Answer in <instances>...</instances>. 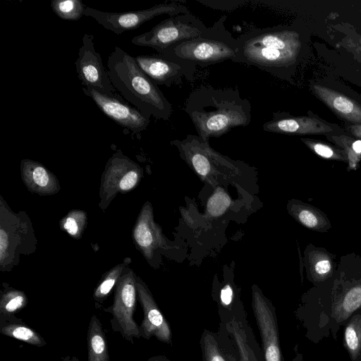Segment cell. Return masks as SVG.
Returning <instances> with one entry per match:
<instances>
[{"instance_id":"6da1fadb","label":"cell","mask_w":361,"mask_h":361,"mask_svg":"<svg viewBox=\"0 0 361 361\" xmlns=\"http://www.w3.org/2000/svg\"><path fill=\"white\" fill-rule=\"evenodd\" d=\"M361 308V257L343 256L334 276L314 286L302 297L295 312L305 329V337L317 343L337 333Z\"/></svg>"},{"instance_id":"7a4b0ae2","label":"cell","mask_w":361,"mask_h":361,"mask_svg":"<svg viewBox=\"0 0 361 361\" xmlns=\"http://www.w3.org/2000/svg\"><path fill=\"white\" fill-rule=\"evenodd\" d=\"M184 110L198 136L207 142L210 137H219L233 128L248 126L252 119L250 101L242 98L234 88L202 85L190 94Z\"/></svg>"},{"instance_id":"3957f363","label":"cell","mask_w":361,"mask_h":361,"mask_svg":"<svg viewBox=\"0 0 361 361\" xmlns=\"http://www.w3.org/2000/svg\"><path fill=\"white\" fill-rule=\"evenodd\" d=\"M237 41L234 62L255 66L281 79L296 65L302 45L298 31L280 26L252 29Z\"/></svg>"},{"instance_id":"277c9868","label":"cell","mask_w":361,"mask_h":361,"mask_svg":"<svg viewBox=\"0 0 361 361\" xmlns=\"http://www.w3.org/2000/svg\"><path fill=\"white\" fill-rule=\"evenodd\" d=\"M107 72L115 90L145 116L169 120L173 112L171 103L134 56L116 46L108 58Z\"/></svg>"},{"instance_id":"5b68a950","label":"cell","mask_w":361,"mask_h":361,"mask_svg":"<svg viewBox=\"0 0 361 361\" xmlns=\"http://www.w3.org/2000/svg\"><path fill=\"white\" fill-rule=\"evenodd\" d=\"M226 16H221L200 35L178 42L161 54L169 61L189 62L202 68L231 60L238 54V41L226 28Z\"/></svg>"},{"instance_id":"8992f818","label":"cell","mask_w":361,"mask_h":361,"mask_svg":"<svg viewBox=\"0 0 361 361\" xmlns=\"http://www.w3.org/2000/svg\"><path fill=\"white\" fill-rule=\"evenodd\" d=\"M37 238L32 224L24 211L10 209L1 196L0 200V270L9 271L18 265L20 255L35 252Z\"/></svg>"},{"instance_id":"52a82bcc","label":"cell","mask_w":361,"mask_h":361,"mask_svg":"<svg viewBox=\"0 0 361 361\" xmlns=\"http://www.w3.org/2000/svg\"><path fill=\"white\" fill-rule=\"evenodd\" d=\"M207 27L191 13L169 16L150 30L135 36V45L147 47L161 54L167 48L185 40L196 37Z\"/></svg>"},{"instance_id":"ba28073f","label":"cell","mask_w":361,"mask_h":361,"mask_svg":"<svg viewBox=\"0 0 361 361\" xmlns=\"http://www.w3.org/2000/svg\"><path fill=\"white\" fill-rule=\"evenodd\" d=\"M114 288L113 304L103 310L112 316L110 319L112 330L133 343L134 338H140L139 326L133 318L137 298L136 275L133 270L127 267Z\"/></svg>"},{"instance_id":"9c48e42d","label":"cell","mask_w":361,"mask_h":361,"mask_svg":"<svg viewBox=\"0 0 361 361\" xmlns=\"http://www.w3.org/2000/svg\"><path fill=\"white\" fill-rule=\"evenodd\" d=\"M142 177L141 166L121 151H117L107 161L101 176L99 208L105 212L118 194L133 190Z\"/></svg>"},{"instance_id":"30bf717a","label":"cell","mask_w":361,"mask_h":361,"mask_svg":"<svg viewBox=\"0 0 361 361\" xmlns=\"http://www.w3.org/2000/svg\"><path fill=\"white\" fill-rule=\"evenodd\" d=\"M190 13L183 4L176 2L155 5L149 8L135 11L106 12L86 6L84 16L94 18L105 29L121 35L137 29L144 23L160 15L169 16Z\"/></svg>"},{"instance_id":"8fae6325","label":"cell","mask_w":361,"mask_h":361,"mask_svg":"<svg viewBox=\"0 0 361 361\" xmlns=\"http://www.w3.org/2000/svg\"><path fill=\"white\" fill-rule=\"evenodd\" d=\"M252 308L262 341L264 361H286L281 348L276 309L256 286L252 288Z\"/></svg>"},{"instance_id":"7c38bea8","label":"cell","mask_w":361,"mask_h":361,"mask_svg":"<svg viewBox=\"0 0 361 361\" xmlns=\"http://www.w3.org/2000/svg\"><path fill=\"white\" fill-rule=\"evenodd\" d=\"M82 42L75 66L82 85L93 87L105 94L114 95L115 88L103 65L101 55L94 48L93 36L85 33Z\"/></svg>"},{"instance_id":"4fadbf2b","label":"cell","mask_w":361,"mask_h":361,"mask_svg":"<svg viewBox=\"0 0 361 361\" xmlns=\"http://www.w3.org/2000/svg\"><path fill=\"white\" fill-rule=\"evenodd\" d=\"M82 91L106 116L133 133L142 132L149 126L150 118L127 104L121 96L105 94L90 87H83Z\"/></svg>"},{"instance_id":"5bb4252c","label":"cell","mask_w":361,"mask_h":361,"mask_svg":"<svg viewBox=\"0 0 361 361\" xmlns=\"http://www.w3.org/2000/svg\"><path fill=\"white\" fill-rule=\"evenodd\" d=\"M135 60L141 70L157 85L171 87L184 80L192 81L196 65L189 62L173 61L161 55H139Z\"/></svg>"},{"instance_id":"9a60e30c","label":"cell","mask_w":361,"mask_h":361,"mask_svg":"<svg viewBox=\"0 0 361 361\" xmlns=\"http://www.w3.org/2000/svg\"><path fill=\"white\" fill-rule=\"evenodd\" d=\"M136 286L137 299L143 310V319L139 326L140 337L147 340L155 337L161 342L172 345L171 326L149 288L138 276H136Z\"/></svg>"},{"instance_id":"2e32d148","label":"cell","mask_w":361,"mask_h":361,"mask_svg":"<svg viewBox=\"0 0 361 361\" xmlns=\"http://www.w3.org/2000/svg\"><path fill=\"white\" fill-rule=\"evenodd\" d=\"M132 237L137 250L152 266L157 253L166 249V240L161 228L154 221L152 204L145 202L135 221Z\"/></svg>"},{"instance_id":"e0dca14e","label":"cell","mask_w":361,"mask_h":361,"mask_svg":"<svg viewBox=\"0 0 361 361\" xmlns=\"http://www.w3.org/2000/svg\"><path fill=\"white\" fill-rule=\"evenodd\" d=\"M266 132L295 135H328L334 128L324 121L310 116H292L286 113L275 112L273 118L264 123Z\"/></svg>"},{"instance_id":"ac0fdd59","label":"cell","mask_w":361,"mask_h":361,"mask_svg":"<svg viewBox=\"0 0 361 361\" xmlns=\"http://www.w3.org/2000/svg\"><path fill=\"white\" fill-rule=\"evenodd\" d=\"M20 174L27 188L39 195H52L61 189L56 176L42 164L30 159L20 161Z\"/></svg>"},{"instance_id":"d6986e66","label":"cell","mask_w":361,"mask_h":361,"mask_svg":"<svg viewBox=\"0 0 361 361\" xmlns=\"http://www.w3.org/2000/svg\"><path fill=\"white\" fill-rule=\"evenodd\" d=\"M310 87L314 94L338 116L352 124H361V106L357 102L323 85Z\"/></svg>"},{"instance_id":"ffe728a7","label":"cell","mask_w":361,"mask_h":361,"mask_svg":"<svg viewBox=\"0 0 361 361\" xmlns=\"http://www.w3.org/2000/svg\"><path fill=\"white\" fill-rule=\"evenodd\" d=\"M305 264L307 279L317 286L336 274L334 256L323 247L308 245L305 250Z\"/></svg>"},{"instance_id":"44dd1931","label":"cell","mask_w":361,"mask_h":361,"mask_svg":"<svg viewBox=\"0 0 361 361\" xmlns=\"http://www.w3.org/2000/svg\"><path fill=\"white\" fill-rule=\"evenodd\" d=\"M289 214L308 229L321 233L331 228L328 216L318 208L300 200H292L288 204Z\"/></svg>"},{"instance_id":"7402d4cb","label":"cell","mask_w":361,"mask_h":361,"mask_svg":"<svg viewBox=\"0 0 361 361\" xmlns=\"http://www.w3.org/2000/svg\"><path fill=\"white\" fill-rule=\"evenodd\" d=\"M0 332L4 336L37 347H42L47 344L44 338L39 333L14 315L6 317H0Z\"/></svg>"},{"instance_id":"603a6c76","label":"cell","mask_w":361,"mask_h":361,"mask_svg":"<svg viewBox=\"0 0 361 361\" xmlns=\"http://www.w3.org/2000/svg\"><path fill=\"white\" fill-rule=\"evenodd\" d=\"M88 361H109L107 340L97 315L90 318L87 335Z\"/></svg>"},{"instance_id":"cb8c5ba5","label":"cell","mask_w":361,"mask_h":361,"mask_svg":"<svg viewBox=\"0 0 361 361\" xmlns=\"http://www.w3.org/2000/svg\"><path fill=\"white\" fill-rule=\"evenodd\" d=\"M343 326V346L350 361H361V308Z\"/></svg>"},{"instance_id":"d4e9b609","label":"cell","mask_w":361,"mask_h":361,"mask_svg":"<svg viewBox=\"0 0 361 361\" xmlns=\"http://www.w3.org/2000/svg\"><path fill=\"white\" fill-rule=\"evenodd\" d=\"M130 263L131 258L126 257L121 263L116 264L105 273L93 293V299L97 308H102V304Z\"/></svg>"},{"instance_id":"484cf974","label":"cell","mask_w":361,"mask_h":361,"mask_svg":"<svg viewBox=\"0 0 361 361\" xmlns=\"http://www.w3.org/2000/svg\"><path fill=\"white\" fill-rule=\"evenodd\" d=\"M25 293L12 287H5L0 299V317L13 316L22 310L27 304Z\"/></svg>"},{"instance_id":"4316f807","label":"cell","mask_w":361,"mask_h":361,"mask_svg":"<svg viewBox=\"0 0 361 361\" xmlns=\"http://www.w3.org/2000/svg\"><path fill=\"white\" fill-rule=\"evenodd\" d=\"M226 326L233 338L238 361H264L249 345L245 331L241 324L233 320L230 324H226Z\"/></svg>"},{"instance_id":"83f0119b","label":"cell","mask_w":361,"mask_h":361,"mask_svg":"<svg viewBox=\"0 0 361 361\" xmlns=\"http://www.w3.org/2000/svg\"><path fill=\"white\" fill-rule=\"evenodd\" d=\"M328 139L345 151L348 158V171L356 170L361 160V140L345 135H329Z\"/></svg>"},{"instance_id":"f1b7e54d","label":"cell","mask_w":361,"mask_h":361,"mask_svg":"<svg viewBox=\"0 0 361 361\" xmlns=\"http://www.w3.org/2000/svg\"><path fill=\"white\" fill-rule=\"evenodd\" d=\"M87 213L80 209L71 210L60 221V228L75 239H80L87 226Z\"/></svg>"},{"instance_id":"f546056e","label":"cell","mask_w":361,"mask_h":361,"mask_svg":"<svg viewBox=\"0 0 361 361\" xmlns=\"http://www.w3.org/2000/svg\"><path fill=\"white\" fill-rule=\"evenodd\" d=\"M51 7L59 18L67 20L80 19L86 8L81 0H52Z\"/></svg>"},{"instance_id":"4dcf8cb0","label":"cell","mask_w":361,"mask_h":361,"mask_svg":"<svg viewBox=\"0 0 361 361\" xmlns=\"http://www.w3.org/2000/svg\"><path fill=\"white\" fill-rule=\"evenodd\" d=\"M200 345L202 361H227L219 347L216 333L204 329Z\"/></svg>"},{"instance_id":"1f68e13d","label":"cell","mask_w":361,"mask_h":361,"mask_svg":"<svg viewBox=\"0 0 361 361\" xmlns=\"http://www.w3.org/2000/svg\"><path fill=\"white\" fill-rule=\"evenodd\" d=\"M300 140L310 150L322 158L348 163L345 151L338 147L314 139L301 138Z\"/></svg>"},{"instance_id":"d6a6232c","label":"cell","mask_w":361,"mask_h":361,"mask_svg":"<svg viewBox=\"0 0 361 361\" xmlns=\"http://www.w3.org/2000/svg\"><path fill=\"white\" fill-rule=\"evenodd\" d=\"M338 45L351 54L353 58L361 63V36L358 35H347L339 42Z\"/></svg>"},{"instance_id":"836d02e7","label":"cell","mask_w":361,"mask_h":361,"mask_svg":"<svg viewBox=\"0 0 361 361\" xmlns=\"http://www.w3.org/2000/svg\"><path fill=\"white\" fill-rule=\"evenodd\" d=\"M346 130L357 139L361 140V124H351L346 126Z\"/></svg>"},{"instance_id":"e575fe53","label":"cell","mask_w":361,"mask_h":361,"mask_svg":"<svg viewBox=\"0 0 361 361\" xmlns=\"http://www.w3.org/2000/svg\"><path fill=\"white\" fill-rule=\"evenodd\" d=\"M295 356L292 361H305L303 355L298 350V345L296 344L294 347Z\"/></svg>"},{"instance_id":"d590c367","label":"cell","mask_w":361,"mask_h":361,"mask_svg":"<svg viewBox=\"0 0 361 361\" xmlns=\"http://www.w3.org/2000/svg\"><path fill=\"white\" fill-rule=\"evenodd\" d=\"M147 361H171L168 357L165 355H154L148 358Z\"/></svg>"},{"instance_id":"8d00e7d4","label":"cell","mask_w":361,"mask_h":361,"mask_svg":"<svg viewBox=\"0 0 361 361\" xmlns=\"http://www.w3.org/2000/svg\"><path fill=\"white\" fill-rule=\"evenodd\" d=\"M62 361H80L79 359L75 356L67 355L62 359Z\"/></svg>"}]
</instances>
